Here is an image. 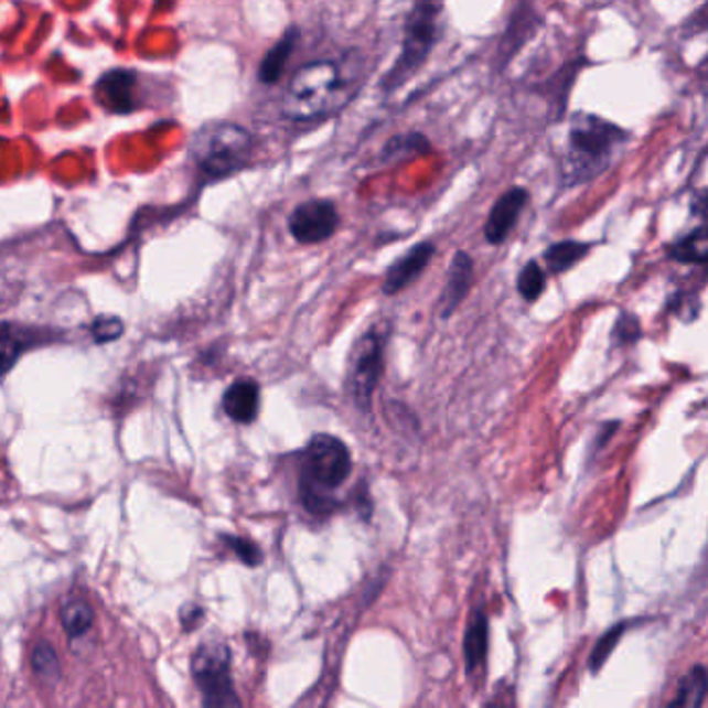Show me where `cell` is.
Here are the masks:
<instances>
[{"label": "cell", "mask_w": 708, "mask_h": 708, "mask_svg": "<svg viewBox=\"0 0 708 708\" xmlns=\"http://www.w3.org/2000/svg\"><path fill=\"white\" fill-rule=\"evenodd\" d=\"M360 88L345 61L319 58L301 65L287 84L281 112L291 121H320L336 115Z\"/></svg>", "instance_id": "obj_1"}, {"label": "cell", "mask_w": 708, "mask_h": 708, "mask_svg": "<svg viewBox=\"0 0 708 708\" xmlns=\"http://www.w3.org/2000/svg\"><path fill=\"white\" fill-rule=\"evenodd\" d=\"M630 131L611 124L594 112H576L567 131L566 152L559 160V179L564 187L584 185L613 164Z\"/></svg>", "instance_id": "obj_2"}, {"label": "cell", "mask_w": 708, "mask_h": 708, "mask_svg": "<svg viewBox=\"0 0 708 708\" xmlns=\"http://www.w3.org/2000/svg\"><path fill=\"white\" fill-rule=\"evenodd\" d=\"M352 468L354 461L347 444L326 432L314 435L305 447L301 463L303 507L314 515L333 514L339 505L333 493L347 482Z\"/></svg>", "instance_id": "obj_3"}, {"label": "cell", "mask_w": 708, "mask_h": 708, "mask_svg": "<svg viewBox=\"0 0 708 708\" xmlns=\"http://www.w3.org/2000/svg\"><path fill=\"white\" fill-rule=\"evenodd\" d=\"M443 13V4L439 2H418L411 7L404 25V40L401 53L393 63L389 72L380 79V89L385 94H393L401 86H406L416 73L422 69L432 49L441 40L439 19Z\"/></svg>", "instance_id": "obj_4"}, {"label": "cell", "mask_w": 708, "mask_h": 708, "mask_svg": "<svg viewBox=\"0 0 708 708\" xmlns=\"http://www.w3.org/2000/svg\"><path fill=\"white\" fill-rule=\"evenodd\" d=\"M251 133L237 124H211L195 133L192 159L208 179H225L246 169L251 157Z\"/></svg>", "instance_id": "obj_5"}, {"label": "cell", "mask_w": 708, "mask_h": 708, "mask_svg": "<svg viewBox=\"0 0 708 708\" xmlns=\"http://www.w3.org/2000/svg\"><path fill=\"white\" fill-rule=\"evenodd\" d=\"M389 336V322H374L364 335L357 336L350 352L345 390L352 397L355 408L364 414L373 411L374 393L385 373V350Z\"/></svg>", "instance_id": "obj_6"}, {"label": "cell", "mask_w": 708, "mask_h": 708, "mask_svg": "<svg viewBox=\"0 0 708 708\" xmlns=\"http://www.w3.org/2000/svg\"><path fill=\"white\" fill-rule=\"evenodd\" d=\"M192 672L206 708H242L230 679L229 648L223 642H208L200 646Z\"/></svg>", "instance_id": "obj_7"}, {"label": "cell", "mask_w": 708, "mask_h": 708, "mask_svg": "<svg viewBox=\"0 0 708 708\" xmlns=\"http://www.w3.org/2000/svg\"><path fill=\"white\" fill-rule=\"evenodd\" d=\"M341 225L335 202L326 197L305 200L289 214V233L300 246H319L331 239Z\"/></svg>", "instance_id": "obj_8"}, {"label": "cell", "mask_w": 708, "mask_h": 708, "mask_svg": "<svg viewBox=\"0 0 708 708\" xmlns=\"http://www.w3.org/2000/svg\"><path fill=\"white\" fill-rule=\"evenodd\" d=\"M528 202H530V192L519 185L501 195L484 223V239L491 246H503L514 233L515 225L524 213V208L528 206Z\"/></svg>", "instance_id": "obj_9"}, {"label": "cell", "mask_w": 708, "mask_h": 708, "mask_svg": "<svg viewBox=\"0 0 708 708\" xmlns=\"http://www.w3.org/2000/svg\"><path fill=\"white\" fill-rule=\"evenodd\" d=\"M435 254H437V246L432 242H420L414 248H409V251L387 268L383 279V293L397 296L404 289H408L409 285L416 283L432 262Z\"/></svg>", "instance_id": "obj_10"}, {"label": "cell", "mask_w": 708, "mask_h": 708, "mask_svg": "<svg viewBox=\"0 0 708 708\" xmlns=\"http://www.w3.org/2000/svg\"><path fill=\"white\" fill-rule=\"evenodd\" d=\"M472 285H474V258L468 251L458 249L447 270V283L439 300L441 303L439 319L449 320L458 312V308L468 298Z\"/></svg>", "instance_id": "obj_11"}, {"label": "cell", "mask_w": 708, "mask_h": 708, "mask_svg": "<svg viewBox=\"0 0 708 708\" xmlns=\"http://www.w3.org/2000/svg\"><path fill=\"white\" fill-rule=\"evenodd\" d=\"M96 98L100 107L117 115H127L138 105V77L129 69L107 72L96 84Z\"/></svg>", "instance_id": "obj_12"}, {"label": "cell", "mask_w": 708, "mask_h": 708, "mask_svg": "<svg viewBox=\"0 0 708 708\" xmlns=\"http://www.w3.org/2000/svg\"><path fill=\"white\" fill-rule=\"evenodd\" d=\"M540 23L543 21L534 13L530 4L517 7V11L509 19V25H507L505 34L498 42V49H496V65H498V69H503L514 58L515 54L519 53V49L536 34Z\"/></svg>", "instance_id": "obj_13"}, {"label": "cell", "mask_w": 708, "mask_h": 708, "mask_svg": "<svg viewBox=\"0 0 708 708\" xmlns=\"http://www.w3.org/2000/svg\"><path fill=\"white\" fill-rule=\"evenodd\" d=\"M223 411L237 425H251L260 414V385L254 378H237L223 395Z\"/></svg>", "instance_id": "obj_14"}, {"label": "cell", "mask_w": 708, "mask_h": 708, "mask_svg": "<svg viewBox=\"0 0 708 708\" xmlns=\"http://www.w3.org/2000/svg\"><path fill=\"white\" fill-rule=\"evenodd\" d=\"M298 40H300V30L293 25L285 32V36L265 54L262 63H260V69H258V79L265 84V86H275L281 77H283L285 67L291 58V54L296 51L298 46Z\"/></svg>", "instance_id": "obj_15"}, {"label": "cell", "mask_w": 708, "mask_h": 708, "mask_svg": "<svg viewBox=\"0 0 708 708\" xmlns=\"http://www.w3.org/2000/svg\"><path fill=\"white\" fill-rule=\"evenodd\" d=\"M430 140L420 131H409V133H397L387 140L380 150V164H395L404 160L414 159L430 152Z\"/></svg>", "instance_id": "obj_16"}, {"label": "cell", "mask_w": 708, "mask_h": 708, "mask_svg": "<svg viewBox=\"0 0 708 708\" xmlns=\"http://www.w3.org/2000/svg\"><path fill=\"white\" fill-rule=\"evenodd\" d=\"M590 251H592L590 244L578 242V239H564V242H557L547 248L545 265L553 275H564L573 266L580 265Z\"/></svg>", "instance_id": "obj_17"}, {"label": "cell", "mask_w": 708, "mask_h": 708, "mask_svg": "<svg viewBox=\"0 0 708 708\" xmlns=\"http://www.w3.org/2000/svg\"><path fill=\"white\" fill-rule=\"evenodd\" d=\"M705 698H707V669L702 665H696L682 677L667 708H702Z\"/></svg>", "instance_id": "obj_18"}, {"label": "cell", "mask_w": 708, "mask_h": 708, "mask_svg": "<svg viewBox=\"0 0 708 708\" xmlns=\"http://www.w3.org/2000/svg\"><path fill=\"white\" fill-rule=\"evenodd\" d=\"M667 254H669L672 260L679 262V265H707V230H705L702 225L696 227V229L690 230L688 235H684V237H679L677 242H673L672 246L667 248Z\"/></svg>", "instance_id": "obj_19"}, {"label": "cell", "mask_w": 708, "mask_h": 708, "mask_svg": "<svg viewBox=\"0 0 708 708\" xmlns=\"http://www.w3.org/2000/svg\"><path fill=\"white\" fill-rule=\"evenodd\" d=\"M30 345L32 333L15 324L0 322V376H4L18 364L19 357Z\"/></svg>", "instance_id": "obj_20"}, {"label": "cell", "mask_w": 708, "mask_h": 708, "mask_svg": "<svg viewBox=\"0 0 708 708\" xmlns=\"http://www.w3.org/2000/svg\"><path fill=\"white\" fill-rule=\"evenodd\" d=\"M486 651H489V623H486L484 613L476 611L470 621L468 632H465V640H463V655H465L468 673L474 672L476 667L482 665Z\"/></svg>", "instance_id": "obj_21"}, {"label": "cell", "mask_w": 708, "mask_h": 708, "mask_svg": "<svg viewBox=\"0 0 708 708\" xmlns=\"http://www.w3.org/2000/svg\"><path fill=\"white\" fill-rule=\"evenodd\" d=\"M61 623L69 637L84 636L94 623V611L84 599H72L61 609Z\"/></svg>", "instance_id": "obj_22"}, {"label": "cell", "mask_w": 708, "mask_h": 708, "mask_svg": "<svg viewBox=\"0 0 708 708\" xmlns=\"http://www.w3.org/2000/svg\"><path fill=\"white\" fill-rule=\"evenodd\" d=\"M515 287H517V293H519L522 300L526 301V303H536L538 298L543 296L545 287H547L545 268L538 265L536 260H530L528 265H524V268L519 270Z\"/></svg>", "instance_id": "obj_23"}, {"label": "cell", "mask_w": 708, "mask_h": 708, "mask_svg": "<svg viewBox=\"0 0 708 708\" xmlns=\"http://www.w3.org/2000/svg\"><path fill=\"white\" fill-rule=\"evenodd\" d=\"M32 665H34V672H36L37 677L46 684V686H54L61 677V663H58V656H56V651L53 646L46 642V640H40L36 646H34V653H32Z\"/></svg>", "instance_id": "obj_24"}, {"label": "cell", "mask_w": 708, "mask_h": 708, "mask_svg": "<svg viewBox=\"0 0 708 708\" xmlns=\"http://www.w3.org/2000/svg\"><path fill=\"white\" fill-rule=\"evenodd\" d=\"M642 339V324L637 317L632 312H620V317L615 320L613 333H611V343L613 347H630Z\"/></svg>", "instance_id": "obj_25"}, {"label": "cell", "mask_w": 708, "mask_h": 708, "mask_svg": "<svg viewBox=\"0 0 708 708\" xmlns=\"http://www.w3.org/2000/svg\"><path fill=\"white\" fill-rule=\"evenodd\" d=\"M625 630H627V625H625V623H620V625L611 627V630H609V632H607V634L597 642L594 651L590 653V672H601L604 661H607L609 655L615 651V646L620 644L621 636H623V632H625Z\"/></svg>", "instance_id": "obj_26"}, {"label": "cell", "mask_w": 708, "mask_h": 708, "mask_svg": "<svg viewBox=\"0 0 708 708\" xmlns=\"http://www.w3.org/2000/svg\"><path fill=\"white\" fill-rule=\"evenodd\" d=\"M667 308H669L673 317H677L684 322H694L700 314V300L696 298V293L677 291L667 300Z\"/></svg>", "instance_id": "obj_27"}, {"label": "cell", "mask_w": 708, "mask_h": 708, "mask_svg": "<svg viewBox=\"0 0 708 708\" xmlns=\"http://www.w3.org/2000/svg\"><path fill=\"white\" fill-rule=\"evenodd\" d=\"M124 335V322L117 317H100L92 322V336L96 343H110Z\"/></svg>", "instance_id": "obj_28"}, {"label": "cell", "mask_w": 708, "mask_h": 708, "mask_svg": "<svg viewBox=\"0 0 708 708\" xmlns=\"http://www.w3.org/2000/svg\"><path fill=\"white\" fill-rule=\"evenodd\" d=\"M230 545V549L237 553V557L246 564V566H258L262 561V550L258 549L251 540H246V538H229L227 540Z\"/></svg>", "instance_id": "obj_29"}, {"label": "cell", "mask_w": 708, "mask_h": 708, "mask_svg": "<svg viewBox=\"0 0 708 708\" xmlns=\"http://www.w3.org/2000/svg\"><path fill=\"white\" fill-rule=\"evenodd\" d=\"M202 615H204V611H202L200 607H187V609L183 611V627L192 630Z\"/></svg>", "instance_id": "obj_30"}, {"label": "cell", "mask_w": 708, "mask_h": 708, "mask_svg": "<svg viewBox=\"0 0 708 708\" xmlns=\"http://www.w3.org/2000/svg\"><path fill=\"white\" fill-rule=\"evenodd\" d=\"M484 708H503V707H496V705H486Z\"/></svg>", "instance_id": "obj_31"}]
</instances>
